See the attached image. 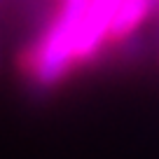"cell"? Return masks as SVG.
I'll return each instance as SVG.
<instances>
[{
	"mask_svg": "<svg viewBox=\"0 0 159 159\" xmlns=\"http://www.w3.org/2000/svg\"><path fill=\"white\" fill-rule=\"evenodd\" d=\"M89 0H59V12L33 40L24 56V70L35 84L54 87L77 66V38Z\"/></svg>",
	"mask_w": 159,
	"mask_h": 159,
	"instance_id": "cell-1",
	"label": "cell"
},
{
	"mask_svg": "<svg viewBox=\"0 0 159 159\" xmlns=\"http://www.w3.org/2000/svg\"><path fill=\"white\" fill-rule=\"evenodd\" d=\"M157 12H159V0H157Z\"/></svg>",
	"mask_w": 159,
	"mask_h": 159,
	"instance_id": "cell-2",
	"label": "cell"
}]
</instances>
